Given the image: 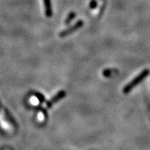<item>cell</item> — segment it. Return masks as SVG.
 <instances>
[{"instance_id":"obj_1","label":"cell","mask_w":150,"mask_h":150,"mask_svg":"<svg viewBox=\"0 0 150 150\" xmlns=\"http://www.w3.org/2000/svg\"><path fill=\"white\" fill-rule=\"evenodd\" d=\"M149 70H145L142 71L140 74H138V76H136V77L134 79L131 81L128 84H127V85L125 86V88H124L123 89V93L125 94L129 93V92L134 88L136 87L138 83H140L144 79L147 77L148 74H149Z\"/></svg>"},{"instance_id":"obj_2","label":"cell","mask_w":150,"mask_h":150,"mask_svg":"<svg viewBox=\"0 0 150 150\" xmlns=\"http://www.w3.org/2000/svg\"><path fill=\"white\" fill-rule=\"evenodd\" d=\"M83 22H82L81 20H79V21H78L76 23H75L74 25L72 26V27H70V28H68V29L64 30V31H61L59 34L60 37H65L67 36V35L71 34L72 32H74V31H76V30L79 29L80 27H81L82 26H83Z\"/></svg>"},{"instance_id":"obj_3","label":"cell","mask_w":150,"mask_h":150,"mask_svg":"<svg viewBox=\"0 0 150 150\" xmlns=\"http://www.w3.org/2000/svg\"><path fill=\"white\" fill-rule=\"evenodd\" d=\"M65 93L64 91L59 92V93L56 94V95H54V97H52V98L50 99V101H48V102L46 103V107L47 108L52 107V105L55 104V103L59 102L60 99H63V97H65Z\"/></svg>"},{"instance_id":"obj_4","label":"cell","mask_w":150,"mask_h":150,"mask_svg":"<svg viewBox=\"0 0 150 150\" xmlns=\"http://www.w3.org/2000/svg\"><path fill=\"white\" fill-rule=\"evenodd\" d=\"M45 7L46 16L50 17L52 16V8H51V2L50 0H43Z\"/></svg>"},{"instance_id":"obj_5","label":"cell","mask_w":150,"mask_h":150,"mask_svg":"<svg viewBox=\"0 0 150 150\" xmlns=\"http://www.w3.org/2000/svg\"><path fill=\"white\" fill-rule=\"evenodd\" d=\"M75 16H76V15H75L74 13H71L69 15V16L67 18L66 20H65V24L70 23L71 21H72V20H74V18H75Z\"/></svg>"},{"instance_id":"obj_6","label":"cell","mask_w":150,"mask_h":150,"mask_svg":"<svg viewBox=\"0 0 150 150\" xmlns=\"http://www.w3.org/2000/svg\"><path fill=\"white\" fill-rule=\"evenodd\" d=\"M38 119L39 120V121L42 122L45 120V115L42 112H39L38 115Z\"/></svg>"},{"instance_id":"obj_7","label":"cell","mask_w":150,"mask_h":150,"mask_svg":"<svg viewBox=\"0 0 150 150\" xmlns=\"http://www.w3.org/2000/svg\"><path fill=\"white\" fill-rule=\"evenodd\" d=\"M91 8H95L97 6V1L96 0H92L91 2Z\"/></svg>"},{"instance_id":"obj_8","label":"cell","mask_w":150,"mask_h":150,"mask_svg":"<svg viewBox=\"0 0 150 150\" xmlns=\"http://www.w3.org/2000/svg\"><path fill=\"white\" fill-rule=\"evenodd\" d=\"M31 102H32V104H34V105H36V104H38L39 103V101H38V99L36 97H32V98H31Z\"/></svg>"}]
</instances>
